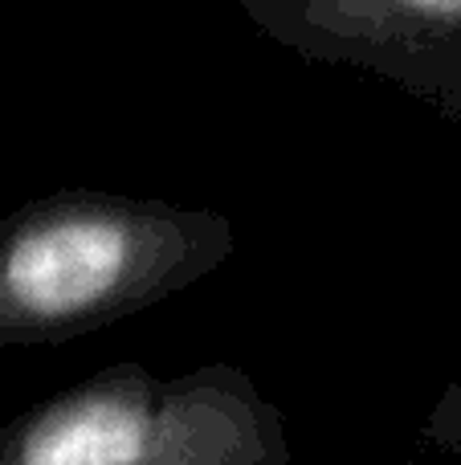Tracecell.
Here are the masks:
<instances>
[{
	"label": "cell",
	"instance_id": "7a4b0ae2",
	"mask_svg": "<svg viewBox=\"0 0 461 465\" xmlns=\"http://www.w3.org/2000/svg\"><path fill=\"white\" fill-rule=\"evenodd\" d=\"M274 401L237 363L152 371L111 363L0 437V465H290Z\"/></svg>",
	"mask_w": 461,
	"mask_h": 465
},
{
	"label": "cell",
	"instance_id": "277c9868",
	"mask_svg": "<svg viewBox=\"0 0 461 465\" xmlns=\"http://www.w3.org/2000/svg\"><path fill=\"white\" fill-rule=\"evenodd\" d=\"M421 437L433 450H446L461 458V376L437 396V404L429 409V417L421 425Z\"/></svg>",
	"mask_w": 461,
	"mask_h": 465
},
{
	"label": "cell",
	"instance_id": "6da1fadb",
	"mask_svg": "<svg viewBox=\"0 0 461 465\" xmlns=\"http://www.w3.org/2000/svg\"><path fill=\"white\" fill-rule=\"evenodd\" d=\"M225 213L62 188L0 225V347L70 343L168 302L233 257Z\"/></svg>",
	"mask_w": 461,
	"mask_h": 465
},
{
	"label": "cell",
	"instance_id": "3957f363",
	"mask_svg": "<svg viewBox=\"0 0 461 465\" xmlns=\"http://www.w3.org/2000/svg\"><path fill=\"white\" fill-rule=\"evenodd\" d=\"M274 45L364 70L461 119V0H233Z\"/></svg>",
	"mask_w": 461,
	"mask_h": 465
}]
</instances>
